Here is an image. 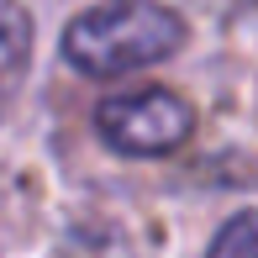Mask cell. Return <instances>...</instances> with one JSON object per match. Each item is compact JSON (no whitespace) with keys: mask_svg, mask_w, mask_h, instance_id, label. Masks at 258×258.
<instances>
[{"mask_svg":"<svg viewBox=\"0 0 258 258\" xmlns=\"http://www.w3.org/2000/svg\"><path fill=\"white\" fill-rule=\"evenodd\" d=\"M184 48V16L163 0H100L63 27V63L90 79L153 69Z\"/></svg>","mask_w":258,"mask_h":258,"instance_id":"1","label":"cell"},{"mask_svg":"<svg viewBox=\"0 0 258 258\" xmlns=\"http://www.w3.org/2000/svg\"><path fill=\"white\" fill-rule=\"evenodd\" d=\"M95 132L126 158H158V153H174V148L190 143L195 111L174 90H132V95L100 100Z\"/></svg>","mask_w":258,"mask_h":258,"instance_id":"2","label":"cell"},{"mask_svg":"<svg viewBox=\"0 0 258 258\" xmlns=\"http://www.w3.org/2000/svg\"><path fill=\"white\" fill-rule=\"evenodd\" d=\"M32 63V16L21 0H0V111Z\"/></svg>","mask_w":258,"mask_h":258,"instance_id":"3","label":"cell"},{"mask_svg":"<svg viewBox=\"0 0 258 258\" xmlns=\"http://www.w3.org/2000/svg\"><path fill=\"white\" fill-rule=\"evenodd\" d=\"M211 258H258V211H242L211 237Z\"/></svg>","mask_w":258,"mask_h":258,"instance_id":"4","label":"cell"},{"mask_svg":"<svg viewBox=\"0 0 258 258\" xmlns=\"http://www.w3.org/2000/svg\"><path fill=\"white\" fill-rule=\"evenodd\" d=\"M237 6H258V0H237Z\"/></svg>","mask_w":258,"mask_h":258,"instance_id":"5","label":"cell"}]
</instances>
